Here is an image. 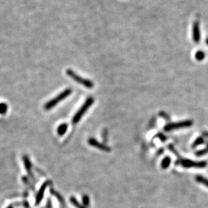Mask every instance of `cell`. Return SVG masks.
Wrapping results in <instances>:
<instances>
[{
    "label": "cell",
    "mask_w": 208,
    "mask_h": 208,
    "mask_svg": "<svg viewBox=\"0 0 208 208\" xmlns=\"http://www.w3.org/2000/svg\"><path fill=\"white\" fill-rule=\"evenodd\" d=\"M72 93V89L68 88L65 89L64 91H62V93H60L58 96H56L54 98H53L52 100H49V102H47L46 104H45L44 108L46 110H51V108H53V107H55L57 104H59L60 102H62L64 100L65 98L69 96V95L71 94Z\"/></svg>",
    "instance_id": "1"
},
{
    "label": "cell",
    "mask_w": 208,
    "mask_h": 208,
    "mask_svg": "<svg viewBox=\"0 0 208 208\" xmlns=\"http://www.w3.org/2000/svg\"><path fill=\"white\" fill-rule=\"evenodd\" d=\"M94 102V99L93 97H88L87 99V100L85 101V102L84 103V104L81 106V108L79 109V111H78L75 114V115L74 116L72 120V123L73 125H76L80 121V120L81 119V118L83 117L84 114L86 113V112L88 110V109L91 106V105L93 104V103Z\"/></svg>",
    "instance_id": "2"
},
{
    "label": "cell",
    "mask_w": 208,
    "mask_h": 208,
    "mask_svg": "<svg viewBox=\"0 0 208 208\" xmlns=\"http://www.w3.org/2000/svg\"><path fill=\"white\" fill-rule=\"evenodd\" d=\"M66 74H67L68 76H69L72 79L74 80V81H75L76 83L85 86V87H87V88L91 89L93 88V86H94V84H93L92 81H90V80L84 79V78L81 77V76L78 75L75 72L73 71V70L71 69H68L66 70Z\"/></svg>",
    "instance_id": "3"
},
{
    "label": "cell",
    "mask_w": 208,
    "mask_h": 208,
    "mask_svg": "<svg viewBox=\"0 0 208 208\" xmlns=\"http://www.w3.org/2000/svg\"><path fill=\"white\" fill-rule=\"evenodd\" d=\"M176 165H180L181 166L186 168H205L207 166V163L205 162H195L192 160L187 159H178L176 162Z\"/></svg>",
    "instance_id": "4"
},
{
    "label": "cell",
    "mask_w": 208,
    "mask_h": 208,
    "mask_svg": "<svg viewBox=\"0 0 208 208\" xmlns=\"http://www.w3.org/2000/svg\"><path fill=\"white\" fill-rule=\"evenodd\" d=\"M193 125V122L192 120H184V121L178 122V123L168 124V125H166L164 127V129L166 131H172V130L190 127Z\"/></svg>",
    "instance_id": "5"
},
{
    "label": "cell",
    "mask_w": 208,
    "mask_h": 208,
    "mask_svg": "<svg viewBox=\"0 0 208 208\" xmlns=\"http://www.w3.org/2000/svg\"><path fill=\"white\" fill-rule=\"evenodd\" d=\"M50 183H51L50 181L47 180L46 182H43V184H42L41 186L39 188V191L37 192V195H36V198H35V205H39V204L41 203L42 199H43V196H44L45 190H46L47 186H49Z\"/></svg>",
    "instance_id": "6"
},
{
    "label": "cell",
    "mask_w": 208,
    "mask_h": 208,
    "mask_svg": "<svg viewBox=\"0 0 208 208\" xmlns=\"http://www.w3.org/2000/svg\"><path fill=\"white\" fill-rule=\"evenodd\" d=\"M88 143L90 145L95 147L99 149L104 151H107V152L111 151V148H110V147L107 146L106 145L103 144L102 143H100L99 141H97L96 139L93 138L89 139L88 140Z\"/></svg>",
    "instance_id": "7"
},
{
    "label": "cell",
    "mask_w": 208,
    "mask_h": 208,
    "mask_svg": "<svg viewBox=\"0 0 208 208\" xmlns=\"http://www.w3.org/2000/svg\"><path fill=\"white\" fill-rule=\"evenodd\" d=\"M193 39L195 43H198L200 41L201 35H200L199 23L198 21H195L193 25Z\"/></svg>",
    "instance_id": "8"
},
{
    "label": "cell",
    "mask_w": 208,
    "mask_h": 208,
    "mask_svg": "<svg viewBox=\"0 0 208 208\" xmlns=\"http://www.w3.org/2000/svg\"><path fill=\"white\" fill-rule=\"evenodd\" d=\"M23 162H24V167H25V169L26 170V172L28 173V174L31 177V178L33 179H35L33 176V174L32 173V170H31V162L30 161V159L28 158V156L26 155H24L23 156Z\"/></svg>",
    "instance_id": "9"
},
{
    "label": "cell",
    "mask_w": 208,
    "mask_h": 208,
    "mask_svg": "<svg viewBox=\"0 0 208 208\" xmlns=\"http://www.w3.org/2000/svg\"><path fill=\"white\" fill-rule=\"evenodd\" d=\"M68 124H66V123H63V124H62V125H60L58 127V130H57V131H58V134L60 135V136H62V135H64L65 133H66V131L68 130Z\"/></svg>",
    "instance_id": "10"
},
{
    "label": "cell",
    "mask_w": 208,
    "mask_h": 208,
    "mask_svg": "<svg viewBox=\"0 0 208 208\" xmlns=\"http://www.w3.org/2000/svg\"><path fill=\"white\" fill-rule=\"evenodd\" d=\"M171 163V158L169 156H166L162 162V168L163 169H166L170 166Z\"/></svg>",
    "instance_id": "11"
},
{
    "label": "cell",
    "mask_w": 208,
    "mask_h": 208,
    "mask_svg": "<svg viewBox=\"0 0 208 208\" xmlns=\"http://www.w3.org/2000/svg\"><path fill=\"white\" fill-rule=\"evenodd\" d=\"M195 179L197 182L205 185L207 187H208V179L205 178V177L201 176V175H198V176H197L195 177Z\"/></svg>",
    "instance_id": "12"
},
{
    "label": "cell",
    "mask_w": 208,
    "mask_h": 208,
    "mask_svg": "<svg viewBox=\"0 0 208 208\" xmlns=\"http://www.w3.org/2000/svg\"><path fill=\"white\" fill-rule=\"evenodd\" d=\"M70 201L71 202V203L73 204L76 208H85V206L82 205L81 204L76 200V198L74 197H70Z\"/></svg>",
    "instance_id": "13"
},
{
    "label": "cell",
    "mask_w": 208,
    "mask_h": 208,
    "mask_svg": "<svg viewBox=\"0 0 208 208\" xmlns=\"http://www.w3.org/2000/svg\"><path fill=\"white\" fill-rule=\"evenodd\" d=\"M8 106L5 103H0V114H5L7 112Z\"/></svg>",
    "instance_id": "14"
},
{
    "label": "cell",
    "mask_w": 208,
    "mask_h": 208,
    "mask_svg": "<svg viewBox=\"0 0 208 208\" xmlns=\"http://www.w3.org/2000/svg\"><path fill=\"white\" fill-rule=\"evenodd\" d=\"M203 142H204V139H203V137H199V138L197 139L196 140L194 141V143H193V145H192V147H193V148L196 147H197V146L203 144Z\"/></svg>",
    "instance_id": "15"
},
{
    "label": "cell",
    "mask_w": 208,
    "mask_h": 208,
    "mask_svg": "<svg viewBox=\"0 0 208 208\" xmlns=\"http://www.w3.org/2000/svg\"><path fill=\"white\" fill-rule=\"evenodd\" d=\"M195 58L198 61H201L205 58V53L202 51H198L195 53Z\"/></svg>",
    "instance_id": "16"
},
{
    "label": "cell",
    "mask_w": 208,
    "mask_h": 208,
    "mask_svg": "<svg viewBox=\"0 0 208 208\" xmlns=\"http://www.w3.org/2000/svg\"><path fill=\"white\" fill-rule=\"evenodd\" d=\"M50 192L51 193V194L53 195H54V196H56V197H57V199H58V201H60L61 203L64 204V199H63L62 197L59 194L58 192L55 191V190H53V189H51V191H50Z\"/></svg>",
    "instance_id": "17"
},
{
    "label": "cell",
    "mask_w": 208,
    "mask_h": 208,
    "mask_svg": "<svg viewBox=\"0 0 208 208\" xmlns=\"http://www.w3.org/2000/svg\"><path fill=\"white\" fill-rule=\"evenodd\" d=\"M82 200H83V205L85 206V207L89 206V204H90V199H89V196H87V195H85L83 196Z\"/></svg>",
    "instance_id": "18"
},
{
    "label": "cell",
    "mask_w": 208,
    "mask_h": 208,
    "mask_svg": "<svg viewBox=\"0 0 208 208\" xmlns=\"http://www.w3.org/2000/svg\"><path fill=\"white\" fill-rule=\"evenodd\" d=\"M208 153V143H207V146H206V147L205 149H203L200 150V151H199L197 152L196 153V155L201 156V155H205V154H206V153Z\"/></svg>",
    "instance_id": "19"
},
{
    "label": "cell",
    "mask_w": 208,
    "mask_h": 208,
    "mask_svg": "<svg viewBox=\"0 0 208 208\" xmlns=\"http://www.w3.org/2000/svg\"><path fill=\"white\" fill-rule=\"evenodd\" d=\"M22 181H23V182H24V183H25V184H27L28 186H30V188H31V189L34 190L33 185H32V184H31V183H30V182H29V180H28L27 177H26V176H23V177H22Z\"/></svg>",
    "instance_id": "20"
},
{
    "label": "cell",
    "mask_w": 208,
    "mask_h": 208,
    "mask_svg": "<svg viewBox=\"0 0 208 208\" xmlns=\"http://www.w3.org/2000/svg\"><path fill=\"white\" fill-rule=\"evenodd\" d=\"M102 137H103V140L105 143L107 142L108 141V131L106 129H104V131L102 133Z\"/></svg>",
    "instance_id": "21"
},
{
    "label": "cell",
    "mask_w": 208,
    "mask_h": 208,
    "mask_svg": "<svg viewBox=\"0 0 208 208\" xmlns=\"http://www.w3.org/2000/svg\"><path fill=\"white\" fill-rule=\"evenodd\" d=\"M160 116H162V118H164V119L168 120L170 119L169 116L168 115V114H167L166 113H165V112H160Z\"/></svg>",
    "instance_id": "22"
},
{
    "label": "cell",
    "mask_w": 208,
    "mask_h": 208,
    "mask_svg": "<svg viewBox=\"0 0 208 208\" xmlns=\"http://www.w3.org/2000/svg\"><path fill=\"white\" fill-rule=\"evenodd\" d=\"M168 147H169V149H170V150L172 152H173V153H174V154H175V155H176L177 156H178V157H179V155H178V153H177V152H176V151L174 149V147H173L172 145H170L168 146Z\"/></svg>",
    "instance_id": "23"
},
{
    "label": "cell",
    "mask_w": 208,
    "mask_h": 208,
    "mask_svg": "<svg viewBox=\"0 0 208 208\" xmlns=\"http://www.w3.org/2000/svg\"><path fill=\"white\" fill-rule=\"evenodd\" d=\"M157 137H158V138H160L162 141H165L166 140V137L164 136L163 134H162V133H159V134L157 135Z\"/></svg>",
    "instance_id": "24"
},
{
    "label": "cell",
    "mask_w": 208,
    "mask_h": 208,
    "mask_svg": "<svg viewBox=\"0 0 208 208\" xmlns=\"http://www.w3.org/2000/svg\"><path fill=\"white\" fill-rule=\"evenodd\" d=\"M203 135L204 137H207V138H208V133L207 132H204L203 133Z\"/></svg>",
    "instance_id": "25"
},
{
    "label": "cell",
    "mask_w": 208,
    "mask_h": 208,
    "mask_svg": "<svg viewBox=\"0 0 208 208\" xmlns=\"http://www.w3.org/2000/svg\"><path fill=\"white\" fill-rule=\"evenodd\" d=\"M205 42H206V44H207L208 45V38H207V39H206Z\"/></svg>",
    "instance_id": "26"
},
{
    "label": "cell",
    "mask_w": 208,
    "mask_h": 208,
    "mask_svg": "<svg viewBox=\"0 0 208 208\" xmlns=\"http://www.w3.org/2000/svg\"><path fill=\"white\" fill-rule=\"evenodd\" d=\"M7 208H14V207H13L12 205H9L8 207H7Z\"/></svg>",
    "instance_id": "27"
}]
</instances>
